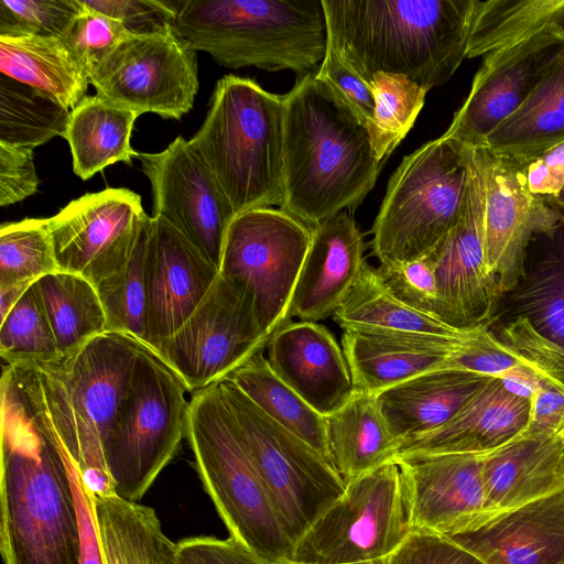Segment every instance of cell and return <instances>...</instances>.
I'll use <instances>...</instances> for the list:
<instances>
[{"instance_id": "cell-10", "label": "cell", "mask_w": 564, "mask_h": 564, "mask_svg": "<svg viewBox=\"0 0 564 564\" xmlns=\"http://www.w3.org/2000/svg\"><path fill=\"white\" fill-rule=\"evenodd\" d=\"M412 531L405 480L392 459L348 481L293 544L288 561L350 564L387 558Z\"/></svg>"}, {"instance_id": "cell-11", "label": "cell", "mask_w": 564, "mask_h": 564, "mask_svg": "<svg viewBox=\"0 0 564 564\" xmlns=\"http://www.w3.org/2000/svg\"><path fill=\"white\" fill-rule=\"evenodd\" d=\"M218 386L293 545L346 484L323 455L268 416L232 381Z\"/></svg>"}, {"instance_id": "cell-24", "label": "cell", "mask_w": 564, "mask_h": 564, "mask_svg": "<svg viewBox=\"0 0 564 564\" xmlns=\"http://www.w3.org/2000/svg\"><path fill=\"white\" fill-rule=\"evenodd\" d=\"M362 235L343 210L312 229L291 303V316L317 322L334 314L365 263Z\"/></svg>"}, {"instance_id": "cell-26", "label": "cell", "mask_w": 564, "mask_h": 564, "mask_svg": "<svg viewBox=\"0 0 564 564\" xmlns=\"http://www.w3.org/2000/svg\"><path fill=\"white\" fill-rule=\"evenodd\" d=\"M447 538L485 564H564V490Z\"/></svg>"}, {"instance_id": "cell-6", "label": "cell", "mask_w": 564, "mask_h": 564, "mask_svg": "<svg viewBox=\"0 0 564 564\" xmlns=\"http://www.w3.org/2000/svg\"><path fill=\"white\" fill-rule=\"evenodd\" d=\"M284 98L236 75L215 86L206 117L189 143L206 162L236 215L282 206Z\"/></svg>"}, {"instance_id": "cell-31", "label": "cell", "mask_w": 564, "mask_h": 564, "mask_svg": "<svg viewBox=\"0 0 564 564\" xmlns=\"http://www.w3.org/2000/svg\"><path fill=\"white\" fill-rule=\"evenodd\" d=\"M0 73L69 110L90 84L87 69L62 37L0 36Z\"/></svg>"}, {"instance_id": "cell-47", "label": "cell", "mask_w": 564, "mask_h": 564, "mask_svg": "<svg viewBox=\"0 0 564 564\" xmlns=\"http://www.w3.org/2000/svg\"><path fill=\"white\" fill-rule=\"evenodd\" d=\"M525 358L505 344L488 326L476 327L449 357V369L498 378Z\"/></svg>"}, {"instance_id": "cell-59", "label": "cell", "mask_w": 564, "mask_h": 564, "mask_svg": "<svg viewBox=\"0 0 564 564\" xmlns=\"http://www.w3.org/2000/svg\"><path fill=\"white\" fill-rule=\"evenodd\" d=\"M547 203L564 218V187L556 197L547 200Z\"/></svg>"}, {"instance_id": "cell-3", "label": "cell", "mask_w": 564, "mask_h": 564, "mask_svg": "<svg viewBox=\"0 0 564 564\" xmlns=\"http://www.w3.org/2000/svg\"><path fill=\"white\" fill-rule=\"evenodd\" d=\"M328 47L370 85L376 74L431 89L466 58L476 0H322Z\"/></svg>"}, {"instance_id": "cell-41", "label": "cell", "mask_w": 564, "mask_h": 564, "mask_svg": "<svg viewBox=\"0 0 564 564\" xmlns=\"http://www.w3.org/2000/svg\"><path fill=\"white\" fill-rule=\"evenodd\" d=\"M0 356L7 365H41L61 358L36 282L0 321Z\"/></svg>"}, {"instance_id": "cell-49", "label": "cell", "mask_w": 564, "mask_h": 564, "mask_svg": "<svg viewBox=\"0 0 564 564\" xmlns=\"http://www.w3.org/2000/svg\"><path fill=\"white\" fill-rule=\"evenodd\" d=\"M315 74L349 106L369 131L376 110L371 86L351 70L329 47Z\"/></svg>"}, {"instance_id": "cell-20", "label": "cell", "mask_w": 564, "mask_h": 564, "mask_svg": "<svg viewBox=\"0 0 564 564\" xmlns=\"http://www.w3.org/2000/svg\"><path fill=\"white\" fill-rule=\"evenodd\" d=\"M476 150L485 182L486 262L503 294L520 278L533 235L553 227L561 215L530 193L517 156L486 147Z\"/></svg>"}, {"instance_id": "cell-23", "label": "cell", "mask_w": 564, "mask_h": 564, "mask_svg": "<svg viewBox=\"0 0 564 564\" xmlns=\"http://www.w3.org/2000/svg\"><path fill=\"white\" fill-rule=\"evenodd\" d=\"M272 370L306 403L328 416L351 398L355 386L343 348L316 322H289L265 346Z\"/></svg>"}, {"instance_id": "cell-12", "label": "cell", "mask_w": 564, "mask_h": 564, "mask_svg": "<svg viewBox=\"0 0 564 564\" xmlns=\"http://www.w3.org/2000/svg\"><path fill=\"white\" fill-rule=\"evenodd\" d=\"M311 239L308 226L271 207L238 214L229 226L219 274L248 295L269 336L291 322L292 297Z\"/></svg>"}, {"instance_id": "cell-43", "label": "cell", "mask_w": 564, "mask_h": 564, "mask_svg": "<svg viewBox=\"0 0 564 564\" xmlns=\"http://www.w3.org/2000/svg\"><path fill=\"white\" fill-rule=\"evenodd\" d=\"M58 271L48 218H25L0 228V285L33 284Z\"/></svg>"}, {"instance_id": "cell-4", "label": "cell", "mask_w": 564, "mask_h": 564, "mask_svg": "<svg viewBox=\"0 0 564 564\" xmlns=\"http://www.w3.org/2000/svg\"><path fill=\"white\" fill-rule=\"evenodd\" d=\"M173 31L217 64L292 70L322 64L328 28L322 0H170Z\"/></svg>"}, {"instance_id": "cell-55", "label": "cell", "mask_w": 564, "mask_h": 564, "mask_svg": "<svg viewBox=\"0 0 564 564\" xmlns=\"http://www.w3.org/2000/svg\"><path fill=\"white\" fill-rule=\"evenodd\" d=\"M517 158L532 195L547 202L560 194L564 187V143L532 156Z\"/></svg>"}, {"instance_id": "cell-53", "label": "cell", "mask_w": 564, "mask_h": 564, "mask_svg": "<svg viewBox=\"0 0 564 564\" xmlns=\"http://www.w3.org/2000/svg\"><path fill=\"white\" fill-rule=\"evenodd\" d=\"M564 429V383L542 373L531 398L525 435H560Z\"/></svg>"}, {"instance_id": "cell-58", "label": "cell", "mask_w": 564, "mask_h": 564, "mask_svg": "<svg viewBox=\"0 0 564 564\" xmlns=\"http://www.w3.org/2000/svg\"><path fill=\"white\" fill-rule=\"evenodd\" d=\"M546 32L564 40V0L552 13Z\"/></svg>"}, {"instance_id": "cell-38", "label": "cell", "mask_w": 564, "mask_h": 564, "mask_svg": "<svg viewBox=\"0 0 564 564\" xmlns=\"http://www.w3.org/2000/svg\"><path fill=\"white\" fill-rule=\"evenodd\" d=\"M70 110L46 94L0 76V142L34 148L63 137Z\"/></svg>"}, {"instance_id": "cell-52", "label": "cell", "mask_w": 564, "mask_h": 564, "mask_svg": "<svg viewBox=\"0 0 564 564\" xmlns=\"http://www.w3.org/2000/svg\"><path fill=\"white\" fill-rule=\"evenodd\" d=\"M37 187L33 150L0 142V205L19 203Z\"/></svg>"}, {"instance_id": "cell-34", "label": "cell", "mask_w": 564, "mask_h": 564, "mask_svg": "<svg viewBox=\"0 0 564 564\" xmlns=\"http://www.w3.org/2000/svg\"><path fill=\"white\" fill-rule=\"evenodd\" d=\"M105 564H173L176 543L155 510L117 494L93 495Z\"/></svg>"}, {"instance_id": "cell-33", "label": "cell", "mask_w": 564, "mask_h": 564, "mask_svg": "<svg viewBox=\"0 0 564 564\" xmlns=\"http://www.w3.org/2000/svg\"><path fill=\"white\" fill-rule=\"evenodd\" d=\"M333 317L344 332L465 339L475 329L451 326L404 305L384 289L376 268L366 261Z\"/></svg>"}, {"instance_id": "cell-2", "label": "cell", "mask_w": 564, "mask_h": 564, "mask_svg": "<svg viewBox=\"0 0 564 564\" xmlns=\"http://www.w3.org/2000/svg\"><path fill=\"white\" fill-rule=\"evenodd\" d=\"M284 98V202L280 209L311 229L362 203L380 162L369 131L316 74L299 78Z\"/></svg>"}, {"instance_id": "cell-16", "label": "cell", "mask_w": 564, "mask_h": 564, "mask_svg": "<svg viewBox=\"0 0 564 564\" xmlns=\"http://www.w3.org/2000/svg\"><path fill=\"white\" fill-rule=\"evenodd\" d=\"M148 216L141 197L128 188L86 193L48 218L59 271L95 286L129 260Z\"/></svg>"}, {"instance_id": "cell-54", "label": "cell", "mask_w": 564, "mask_h": 564, "mask_svg": "<svg viewBox=\"0 0 564 564\" xmlns=\"http://www.w3.org/2000/svg\"><path fill=\"white\" fill-rule=\"evenodd\" d=\"M67 471L77 514L82 564H105L93 496L70 455L67 458Z\"/></svg>"}, {"instance_id": "cell-61", "label": "cell", "mask_w": 564, "mask_h": 564, "mask_svg": "<svg viewBox=\"0 0 564 564\" xmlns=\"http://www.w3.org/2000/svg\"><path fill=\"white\" fill-rule=\"evenodd\" d=\"M560 436H561V441H562V448H563V453H564V429H563V431L561 432Z\"/></svg>"}, {"instance_id": "cell-56", "label": "cell", "mask_w": 564, "mask_h": 564, "mask_svg": "<svg viewBox=\"0 0 564 564\" xmlns=\"http://www.w3.org/2000/svg\"><path fill=\"white\" fill-rule=\"evenodd\" d=\"M542 373L543 371L525 358L498 378L510 393L531 401Z\"/></svg>"}, {"instance_id": "cell-5", "label": "cell", "mask_w": 564, "mask_h": 564, "mask_svg": "<svg viewBox=\"0 0 564 564\" xmlns=\"http://www.w3.org/2000/svg\"><path fill=\"white\" fill-rule=\"evenodd\" d=\"M142 344L129 335L106 332L68 356L33 365L52 423L95 496L116 494L105 446Z\"/></svg>"}, {"instance_id": "cell-19", "label": "cell", "mask_w": 564, "mask_h": 564, "mask_svg": "<svg viewBox=\"0 0 564 564\" xmlns=\"http://www.w3.org/2000/svg\"><path fill=\"white\" fill-rule=\"evenodd\" d=\"M564 55V40L542 32L485 56L471 89L442 135L484 148L487 138L511 117Z\"/></svg>"}, {"instance_id": "cell-7", "label": "cell", "mask_w": 564, "mask_h": 564, "mask_svg": "<svg viewBox=\"0 0 564 564\" xmlns=\"http://www.w3.org/2000/svg\"><path fill=\"white\" fill-rule=\"evenodd\" d=\"M186 437L198 478L229 536L269 564L289 560L292 542L218 383L193 392Z\"/></svg>"}, {"instance_id": "cell-17", "label": "cell", "mask_w": 564, "mask_h": 564, "mask_svg": "<svg viewBox=\"0 0 564 564\" xmlns=\"http://www.w3.org/2000/svg\"><path fill=\"white\" fill-rule=\"evenodd\" d=\"M137 158L151 184L152 216L166 219L219 269L236 213L206 162L183 137Z\"/></svg>"}, {"instance_id": "cell-39", "label": "cell", "mask_w": 564, "mask_h": 564, "mask_svg": "<svg viewBox=\"0 0 564 564\" xmlns=\"http://www.w3.org/2000/svg\"><path fill=\"white\" fill-rule=\"evenodd\" d=\"M563 0L475 1L467 58L487 55L546 32Z\"/></svg>"}, {"instance_id": "cell-14", "label": "cell", "mask_w": 564, "mask_h": 564, "mask_svg": "<svg viewBox=\"0 0 564 564\" xmlns=\"http://www.w3.org/2000/svg\"><path fill=\"white\" fill-rule=\"evenodd\" d=\"M269 339L248 295L219 274L185 323L152 349L193 393L228 378Z\"/></svg>"}, {"instance_id": "cell-18", "label": "cell", "mask_w": 564, "mask_h": 564, "mask_svg": "<svg viewBox=\"0 0 564 564\" xmlns=\"http://www.w3.org/2000/svg\"><path fill=\"white\" fill-rule=\"evenodd\" d=\"M426 257L433 265L445 322L460 329L489 327L502 291L486 262L485 182L476 149H471L457 221Z\"/></svg>"}, {"instance_id": "cell-1", "label": "cell", "mask_w": 564, "mask_h": 564, "mask_svg": "<svg viewBox=\"0 0 564 564\" xmlns=\"http://www.w3.org/2000/svg\"><path fill=\"white\" fill-rule=\"evenodd\" d=\"M1 525L4 564H82L69 453L47 412L36 368L1 377Z\"/></svg>"}, {"instance_id": "cell-42", "label": "cell", "mask_w": 564, "mask_h": 564, "mask_svg": "<svg viewBox=\"0 0 564 564\" xmlns=\"http://www.w3.org/2000/svg\"><path fill=\"white\" fill-rule=\"evenodd\" d=\"M370 86L376 110L369 134L379 162L392 153L413 127L429 89L402 75L376 74Z\"/></svg>"}, {"instance_id": "cell-57", "label": "cell", "mask_w": 564, "mask_h": 564, "mask_svg": "<svg viewBox=\"0 0 564 564\" xmlns=\"http://www.w3.org/2000/svg\"><path fill=\"white\" fill-rule=\"evenodd\" d=\"M31 285L26 283L0 285V321L6 317Z\"/></svg>"}, {"instance_id": "cell-21", "label": "cell", "mask_w": 564, "mask_h": 564, "mask_svg": "<svg viewBox=\"0 0 564 564\" xmlns=\"http://www.w3.org/2000/svg\"><path fill=\"white\" fill-rule=\"evenodd\" d=\"M482 455L430 454L393 459L405 480L413 531L451 536L494 520L486 503Z\"/></svg>"}, {"instance_id": "cell-40", "label": "cell", "mask_w": 564, "mask_h": 564, "mask_svg": "<svg viewBox=\"0 0 564 564\" xmlns=\"http://www.w3.org/2000/svg\"><path fill=\"white\" fill-rule=\"evenodd\" d=\"M150 217L127 263L96 285L107 317V332L148 344L145 253Z\"/></svg>"}, {"instance_id": "cell-15", "label": "cell", "mask_w": 564, "mask_h": 564, "mask_svg": "<svg viewBox=\"0 0 564 564\" xmlns=\"http://www.w3.org/2000/svg\"><path fill=\"white\" fill-rule=\"evenodd\" d=\"M196 52L173 30L128 34L89 73L97 95L137 113H187L199 88Z\"/></svg>"}, {"instance_id": "cell-48", "label": "cell", "mask_w": 564, "mask_h": 564, "mask_svg": "<svg viewBox=\"0 0 564 564\" xmlns=\"http://www.w3.org/2000/svg\"><path fill=\"white\" fill-rule=\"evenodd\" d=\"M93 11L119 21L131 34H149L173 30L170 0H80Z\"/></svg>"}, {"instance_id": "cell-32", "label": "cell", "mask_w": 564, "mask_h": 564, "mask_svg": "<svg viewBox=\"0 0 564 564\" xmlns=\"http://www.w3.org/2000/svg\"><path fill=\"white\" fill-rule=\"evenodd\" d=\"M139 113L99 95L85 96L69 113L63 138L68 142L74 173L86 181L117 162L138 156L130 138Z\"/></svg>"}, {"instance_id": "cell-30", "label": "cell", "mask_w": 564, "mask_h": 564, "mask_svg": "<svg viewBox=\"0 0 564 564\" xmlns=\"http://www.w3.org/2000/svg\"><path fill=\"white\" fill-rule=\"evenodd\" d=\"M328 462L345 484L393 459V438L376 395L354 391L348 402L325 416Z\"/></svg>"}, {"instance_id": "cell-36", "label": "cell", "mask_w": 564, "mask_h": 564, "mask_svg": "<svg viewBox=\"0 0 564 564\" xmlns=\"http://www.w3.org/2000/svg\"><path fill=\"white\" fill-rule=\"evenodd\" d=\"M61 357L107 332V317L96 286L65 271L36 281Z\"/></svg>"}, {"instance_id": "cell-44", "label": "cell", "mask_w": 564, "mask_h": 564, "mask_svg": "<svg viewBox=\"0 0 564 564\" xmlns=\"http://www.w3.org/2000/svg\"><path fill=\"white\" fill-rule=\"evenodd\" d=\"M80 0H0V36L63 37Z\"/></svg>"}, {"instance_id": "cell-37", "label": "cell", "mask_w": 564, "mask_h": 564, "mask_svg": "<svg viewBox=\"0 0 564 564\" xmlns=\"http://www.w3.org/2000/svg\"><path fill=\"white\" fill-rule=\"evenodd\" d=\"M226 379L232 381L273 421L302 438L328 460L325 416L278 377L263 351L254 355Z\"/></svg>"}, {"instance_id": "cell-51", "label": "cell", "mask_w": 564, "mask_h": 564, "mask_svg": "<svg viewBox=\"0 0 564 564\" xmlns=\"http://www.w3.org/2000/svg\"><path fill=\"white\" fill-rule=\"evenodd\" d=\"M173 564H269L229 536H192L176 543Z\"/></svg>"}, {"instance_id": "cell-45", "label": "cell", "mask_w": 564, "mask_h": 564, "mask_svg": "<svg viewBox=\"0 0 564 564\" xmlns=\"http://www.w3.org/2000/svg\"><path fill=\"white\" fill-rule=\"evenodd\" d=\"M376 272L384 289L401 303L446 323L435 273L427 257L403 263H380Z\"/></svg>"}, {"instance_id": "cell-25", "label": "cell", "mask_w": 564, "mask_h": 564, "mask_svg": "<svg viewBox=\"0 0 564 564\" xmlns=\"http://www.w3.org/2000/svg\"><path fill=\"white\" fill-rule=\"evenodd\" d=\"M531 401L510 393L499 378L486 386L446 424L402 442L394 458L430 454H487L523 434Z\"/></svg>"}, {"instance_id": "cell-28", "label": "cell", "mask_w": 564, "mask_h": 564, "mask_svg": "<svg viewBox=\"0 0 564 564\" xmlns=\"http://www.w3.org/2000/svg\"><path fill=\"white\" fill-rule=\"evenodd\" d=\"M468 338L344 332L341 345L355 389L377 395L421 373L445 368Z\"/></svg>"}, {"instance_id": "cell-50", "label": "cell", "mask_w": 564, "mask_h": 564, "mask_svg": "<svg viewBox=\"0 0 564 564\" xmlns=\"http://www.w3.org/2000/svg\"><path fill=\"white\" fill-rule=\"evenodd\" d=\"M389 564H485L447 536L412 531L389 557Z\"/></svg>"}, {"instance_id": "cell-29", "label": "cell", "mask_w": 564, "mask_h": 564, "mask_svg": "<svg viewBox=\"0 0 564 564\" xmlns=\"http://www.w3.org/2000/svg\"><path fill=\"white\" fill-rule=\"evenodd\" d=\"M490 378L441 368L381 391L376 400L399 446L449 422Z\"/></svg>"}, {"instance_id": "cell-35", "label": "cell", "mask_w": 564, "mask_h": 564, "mask_svg": "<svg viewBox=\"0 0 564 564\" xmlns=\"http://www.w3.org/2000/svg\"><path fill=\"white\" fill-rule=\"evenodd\" d=\"M564 143V55L527 101L487 138L485 147L528 158Z\"/></svg>"}, {"instance_id": "cell-27", "label": "cell", "mask_w": 564, "mask_h": 564, "mask_svg": "<svg viewBox=\"0 0 564 564\" xmlns=\"http://www.w3.org/2000/svg\"><path fill=\"white\" fill-rule=\"evenodd\" d=\"M481 476L494 519L560 492L564 490L561 436L521 434L482 455Z\"/></svg>"}, {"instance_id": "cell-8", "label": "cell", "mask_w": 564, "mask_h": 564, "mask_svg": "<svg viewBox=\"0 0 564 564\" xmlns=\"http://www.w3.org/2000/svg\"><path fill=\"white\" fill-rule=\"evenodd\" d=\"M470 155V148L441 137L403 158L372 227L380 263L424 258L445 240L462 209Z\"/></svg>"}, {"instance_id": "cell-13", "label": "cell", "mask_w": 564, "mask_h": 564, "mask_svg": "<svg viewBox=\"0 0 564 564\" xmlns=\"http://www.w3.org/2000/svg\"><path fill=\"white\" fill-rule=\"evenodd\" d=\"M541 371L564 383V218L531 238L522 272L489 326Z\"/></svg>"}, {"instance_id": "cell-9", "label": "cell", "mask_w": 564, "mask_h": 564, "mask_svg": "<svg viewBox=\"0 0 564 564\" xmlns=\"http://www.w3.org/2000/svg\"><path fill=\"white\" fill-rule=\"evenodd\" d=\"M177 373L142 344L129 391L110 431L105 458L118 496L139 501L176 455L189 401Z\"/></svg>"}, {"instance_id": "cell-22", "label": "cell", "mask_w": 564, "mask_h": 564, "mask_svg": "<svg viewBox=\"0 0 564 564\" xmlns=\"http://www.w3.org/2000/svg\"><path fill=\"white\" fill-rule=\"evenodd\" d=\"M144 272L147 346L153 348L185 323L219 269L166 219L150 216Z\"/></svg>"}, {"instance_id": "cell-60", "label": "cell", "mask_w": 564, "mask_h": 564, "mask_svg": "<svg viewBox=\"0 0 564 564\" xmlns=\"http://www.w3.org/2000/svg\"><path fill=\"white\" fill-rule=\"evenodd\" d=\"M389 557L376 560V561L362 562V563H350V564H389ZM278 564H299V563H294V562L286 560V561L280 562Z\"/></svg>"}, {"instance_id": "cell-46", "label": "cell", "mask_w": 564, "mask_h": 564, "mask_svg": "<svg viewBox=\"0 0 564 564\" xmlns=\"http://www.w3.org/2000/svg\"><path fill=\"white\" fill-rule=\"evenodd\" d=\"M82 7V11L62 39L89 75L90 70L130 33L119 21L89 10L83 4Z\"/></svg>"}]
</instances>
